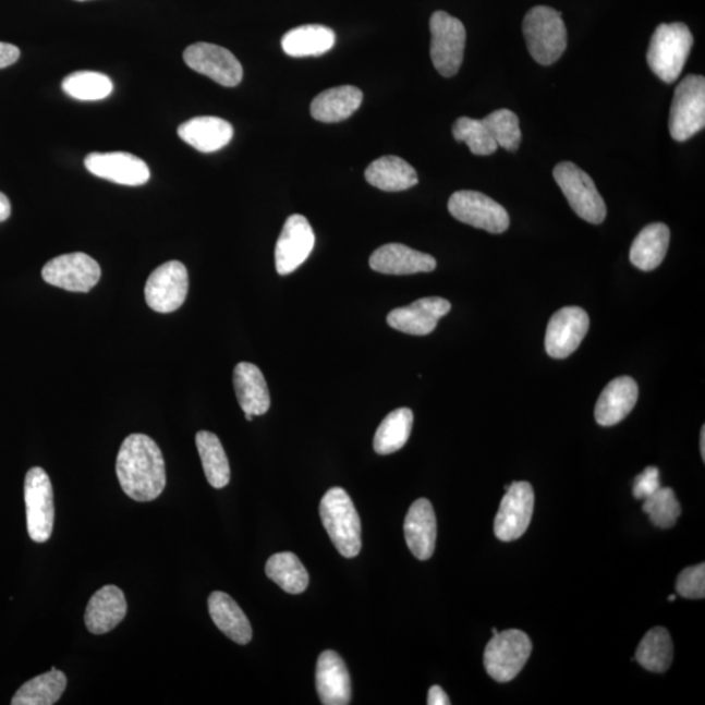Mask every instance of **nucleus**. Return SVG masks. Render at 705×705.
<instances>
[{"label":"nucleus","instance_id":"21","mask_svg":"<svg viewBox=\"0 0 705 705\" xmlns=\"http://www.w3.org/2000/svg\"><path fill=\"white\" fill-rule=\"evenodd\" d=\"M404 535L414 557L420 561L431 558L437 544V518L427 499L421 498L411 506L405 518Z\"/></svg>","mask_w":705,"mask_h":705},{"label":"nucleus","instance_id":"16","mask_svg":"<svg viewBox=\"0 0 705 705\" xmlns=\"http://www.w3.org/2000/svg\"><path fill=\"white\" fill-rule=\"evenodd\" d=\"M314 245V230L306 217H288L275 250L276 271L281 276L293 274L307 260Z\"/></svg>","mask_w":705,"mask_h":705},{"label":"nucleus","instance_id":"14","mask_svg":"<svg viewBox=\"0 0 705 705\" xmlns=\"http://www.w3.org/2000/svg\"><path fill=\"white\" fill-rule=\"evenodd\" d=\"M183 59L191 70L212 78L222 87L233 88L242 82V64L232 51L221 46L206 42L191 45L184 50Z\"/></svg>","mask_w":705,"mask_h":705},{"label":"nucleus","instance_id":"48","mask_svg":"<svg viewBox=\"0 0 705 705\" xmlns=\"http://www.w3.org/2000/svg\"><path fill=\"white\" fill-rule=\"evenodd\" d=\"M496 634H498V630H497V629H493V635H496Z\"/></svg>","mask_w":705,"mask_h":705},{"label":"nucleus","instance_id":"23","mask_svg":"<svg viewBox=\"0 0 705 705\" xmlns=\"http://www.w3.org/2000/svg\"><path fill=\"white\" fill-rule=\"evenodd\" d=\"M639 399L636 381L619 377L604 388L596 403L595 418L598 425L615 426L629 416Z\"/></svg>","mask_w":705,"mask_h":705},{"label":"nucleus","instance_id":"10","mask_svg":"<svg viewBox=\"0 0 705 705\" xmlns=\"http://www.w3.org/2000/svg\"><path fill=\"white\" fill-rule=\"evenodd\" d=\"M448 210L460 222L491 234L505 233L510 227V216L505 207L477 191H458L448 200Z\"/></svg>","mask_w":705,"mask_h":705},{"label":"nucleus","instance_id":"13","mask_svg":"<svg viewBox=\"0 0 705 705\" xmlns=\"http://www.w3.org/2000/svg\"><path fill=\"white\" fill-rule=\"evenodd\" d=\"M42 279L69 292L88 293L100 281L101 267L87 254H65L46 263Z\"/></svg>","mask_w":705,"mask_h":705},{"label":"nucleus","instance_id":"17","mask_svg":"<svg viewBox=\"0 0 705 705\" xmlns=\"http://www.w3.org/2000/svg\"><path fill=\"white\" fill-rule=\"evenodd\" d=\"M84 165L89 173L123 186H142L150 178L148 165L127 151H94L85 157Z\"/></svg>","mask_w":705,"mask_h":705},{"label":"nucleus","instance_id":"22","mask_svg":"<svg viewBox=\"0 0 705 705\" xmlns=\"http://www.w3.org/2000/svg\"><path fill=\"white\" fill-rule=\"evenodd\" d=\"M370 267L385 275H414L433 272L437 260L431 255L417 252L400 243L381 246L370 256Z\"/></svg>","mask_w":705,"mask_h":705},{"label":"nucleus","instance_id":"32","mask_svg":"<svg viewBox=\"0 0 705 705\" xmlns=\"http://www.w3.org/2000/svg\"><path fill=\"white\" fill-rule=\"evenodd\" d=\"M196 447L209 485L223 489L230 483V465L219 437L214 433L199 431L196 434Z\"/></svg>","mask_w":705,"mask_h":705},{"label":"nucleus","instance_id":"1","mask_svg":"<svg viewBox=\"0 0 705 705\" xmlns=\"http://www.w3.org/2000/svg\"><path fill=\"white\" fill-rule=\"evenodd\" d=\"M117 476L123 491L136 502L160 497L167 486L160 447L148 435H129L118 452Z\"/></svg>","mask_w":705,"mask_h":705},{"label":"nucleus","instance_id":"44","mask_svg":"<svg viewBox=\"0 0 705 705\" xmlns=\"http://www.w3.org/2000/svg\"><path fill=\"white\" fill-rule=\"evenodd\" d=\"M11 216V203L9 197L0 193V222L9 220Z\"/></svg>","mask_w":705,"mask_h":705},{"label":"nucleus","instance_id":"20","mask_svg":"<svg viewBox=\"0 0 705 705\" xmlns=\"http://www.w3.org/2000/svg\"><path fill=\"white\" fill-rule=\"evenodd\" d=\"M127 615L124 593L116 585H105L89 599L85 610V625L92 634L104 635L113 631Z\"/></svg>","mask_w":705,"mask_h":705},{"label":"nucleus","instance_id":"29","mask_svg":"<svg viewBox=\"0 0 705 705\" xmlns=\"http://www.w3.org/2000/svg\"><path fill=\"white\" fill-rule=\"evenodd\" d=\"M670 230L665 223L656 222L645 227L632 243L630 260L641 271H654L667 256Z\"/></svg>","mask_w":705,"mask_h":705},{"label":"nucleus","instance_id":"25","mask_svg":"<svg viewBox=\"0 0 705 705\" xmlns=\"http://www.w3.org/2000/svg\"><path fill=\"white\" fill-rule=\"evenodd\" d=\"M233 384L236 400L242 411L253 416H263L271 406V398L265 375L260 368L250 362H241L233 374Z\"/></svg>","mask_w":705,"mask_h":705},{"label":"nucleus","instance_id":"28","mask_svg":"<svg viewBox=\"0 0 705 705\" xmlns=\"http://www.w3.org/2000/svg\"><path fill=\"white\" fill-rule=\"evenodd\" d=\"M366 181L387 193L410 190L418 183L416 169L398 156L378 158L366 169Z\"/></svg>","mask_w":705,"mask_h":705},{"label":"nucleus","instance_id":"35","mask_svg":"<svg viewBox=\"0 0 705 705\" xmlns=\"http://www.w3.org/2000/svg\"><path fill=\"white\" fill-rule=\"evenodd\" d=\"M634 660L654 673L667 671L673 661V642L668 630L655 628L648 631L637 645Z\"/></svg>","mask_w":705,"mask_h":705},{"label":"nucleus","instance_id":"49","mask_svg":"<svg viewBox=\"0 0 705 705\" xmlns=\"http://www.w3.org/2000/svg\"><path fill=\"white\" fill-rule=\"evenodd\" d=\"M77 2H85V0H77Z\"/></svg>","mask_w":705,"mask_h":705},{"label":"nucleus","instance_id":"38","mask_svg":"<svg viewBox=\"0 0 705 705\" xmlns=\"http://www.w3.org/2000/svg\"><path fill=\"white\" fill-rule=\"evenodd\" d=\"M643 511L658 528L669 530L680 519L682 509L674 490L670 487H660L651 497L644 499Z\"/></svg>","mask_w":705,"mask_h":705},{"label":"nucleus","instance_id":"47","mask_svg":"<svg viewBox=\"0 0 705 705\" xmlns=\"http://www.w3.org/2000/svg\"><path fill=\"white\" fill-rule=\"evenodd\" d=\"M674 599H676V596H674V595H671V596L669 597V601H674Z\"/></svg>","mask_w":705,"mask_h":705},{"label":"nucleus","instance_id":"26","mask_svg":"<svg viewBox=\"0 0 705 705\" xmlns=\"http://www.w3.org/2000/svg\"><path fill=\"white\" fill-rule=\"evenodd\" d=\"M209 616L222 634L240 645L252 642L253 629L245 612L232 597L223 592L210 593L208 598Z\"/></svg>","mask_w":705,"mask_h":705},{"label":"nucleus","instance_id":"7","mask_svg":"<svg viewBox=\"0 0 705 705\" xmlns=\"http://www.w3.org/2000/svg\"><path fill=\"white\" fill-rule=\"evenodd\" d=\"M26 525L32 542H49L54 530V490L48 473L36 466L26 473L24 485Z\"/></svg>","mask_w":705,"mask_h":705},{"label":"nucleus","instance_id":"39","mask_svg":"<svg viewBox=\"0 0 705 705\" xmlns=\"http://www.w3.org/2000/svg\"><path fill=\"white\" fill-rule=\"evenodd\" d=\"M483 122L490 131L493 139L498 147L509 151H516L522 143V130H520L519 117L509 109H499L484 118Z\"/></svg>","mask_w":705,"mask_h":705},{"label":"nucleus","instance_id":"5","mask_svg":"<svg viewBox=\"0 0 705 705\" xmlns=\"http://www.w3.org/2000/svg\"><path fill=\"white\" fill-rule=\"evenodd\" d=\"M552 177L561 187L566 199L580 219L589 223L604 222L606 219V204L603 196L599 195L595 182L585 173L584 170L576 167L575 163L563 161L559 162L552 171Z\"/></svg>","mask_w":705,"mask_h":705},{"label":"nucleus","instance_id":"34","mask_svg":"<svg viewBox=\"0 0 705 705\" xmlns=\"http://www.w3.org/2000/svg\"><path fill=\"white\" fill-rule=\"evenodd\" d=\"M266 573L274 583L290 595H300L308 585V572L293 552H278L269 558Z\"/></svg>","mask_w":705,"mask_h":705},{"label":"nucleus","instance_id":"6","mask_svg":"<svg viewBox=\"0 0 705 705\" xmlns=\"http://www.w3.org/2000/svg\"><path fill=\"white\" fill-rule=\"evenodd\" d=\"M705 126V78L689 75L678 85L671 104L669 131L676 142H686Z\"/></svg>","mask_w":705,"mask_h":705},{"label":"nucleus","instance_id":"37","mask_svg":"<svg viewBox=\"0 0 705 705\" xmlns=\"http://www.w3.org/2000/svg\"><path fill=\"white\" fill-rule=\"evenodd\" d=\"M452 134L454 141L465 143L473 155L490 156L499 148L483 121L461 117L454 122Z\"/></svg>","mask_w":705,"mask_h":705},{"label":"nucleus","instance_id":"45","mask_svg":"<svg viewBox=\"0 0 705 705\" xmlns=\"http://www.w3.org/2000/svg\"><path fill=\"white\" fill-rule=\"evenodd\" d=\"M701 453H702L703 461H705V427L704 426L702 427V431H701Z\"/></svg>","mask_w":705,"mask_h":705},{"label":"nucleus","instance_id":"27","mask_svg":"<svg viewBox=\"0 0 705 705\" xmlns=\"http://www.w3.org/2000/svg\"><path fill=\"white\" fill-rule=\"evenodd\" d=\"M362 101L364 94L352 85L327 89L314 98L312 116L323 123H338L352 117Z\"/></svg>","mask_w":705,"mask_h":705},{"label":"nucleus","instance_id":"3","mask_svg":"<svg viewBox=\"0 0 705 705\" xmlns=\"http://www.w3.org/2000/svg\"><path fill=\"white\" fill-rule=\"evenodd\" d=\"M693 44L694 38L686 24L658 25L647 52L651 70L663 82L674 83L682 74Z\"/></svg>","mask_w":705,"mask_h":705},{"label":"nucleus","instance_id":"19","mask_svg":"<svg viewBox=\"0 0 705 705\" xmlns=\"http://www.w3.org/2000/svg\"><path fill=\"white\" fill-rule=\"evenodd\" d=\"M316 691L325 705H347L352 701L351 676L342 658L326 651L318 658L315 673Z\"/></svg>","mask_w":705,"mask_h":705},{"label":"nucleus","instance_id":"40","mask_svg":"<svg viewBox=\"0 0 705 705\" xmlns=\"http://www.w3.org/2000/svg\"><path fill=\"white\" fill-rule=\"evenodd\" d=\"M677 592L690 599L705 597V564H696L683 570L677 579Z\"/></svg>","mask_w":705,"mask_h":705},{"label":"nucleus","instance_id":"31","mask_svg":"<svg viewBox=\"0 0 705 705\" xmlns=\"http://www.w3.org/2000/svg\"><path fill=\"white\" fill-rule=\"evenodd\" d=\"M68 677L61 670L51 668L48 673L33 678L23 684L12 697V705H52L61 700Z\"/></svg>","mask_w":705,"mask_h":705},{"label":"nucleus","instance_id":"11","mask_svg":"<svg viewBox=\"0 0 705 705\" xmlns=\"http://www.w3.org/2000/svg\"><path fill=\"white\" fill-rule=\"evenodd\" d=\"M506 490L494 523V532L500 542L511 543L528 530L535 510V491L525 481L512 483L506 486Z\"/></svg>","mask_w":705,"mask_h":705},{"label":"nucleus","instance_id":"9","mask_svg":"<svg viewBox=\"0 0 705 705\" xmlns=\"http://www.w3.org/2000/svg\"><path fill=\"white\" fill-rule=\"evenodd\" d=\"M434 68L445 77L458 74L464 59L466 31L459 19L445 11L433 13L430 19Z\"/></svg>","mask_w":705,"mask_h":705},{"label":"nucleus","instance_id":"8","mask_svg":"<svg viewBox=\"0 0 705 705\" xmlns=\"http://www.w3.org/2000/svg\"><path fill=\"white\" fill-rule=\"evenodd\" d=\"M532 654V642L525 632L507 630L498 632L487 643L484 664L494 681L510 682L522 671Z\"/></svg>","mask_w":705,"mask_h":705},{"label":"nucleus","instance_id":"18","mask_svg":"<svg viewBox=\"0 0 705 705\" xmlns=\"http://www.w3.org/2000/svg\"><path fill=\"white\" fill-rule=\"evenodd\" d=\"M451 303L439 296H428L413 302L412 305L392 309L387 316L388 326L397 331L425 336L430 335L438 321L450 313Z\"/></svg>","mask_w":705,"mask_h":705},{"label":"nucleus","instance_id":"12","mask_svg":"<svg viewBox=\"0 0 705 705\" xmlns=\"http://www.w3.org/2000/svg\"><path fill=\"white\" fill-rule=\"evenodd\" d=\"M145 301L156 313L177 312L189 293V272L183 263L171 260L155 269L145 283Z\"/></svg>","mask_w":705,"mask_h":705},{"label":"nucleus","instance_id":"24","mask_svg":"<svg viewBox=\"0 0 705 705\" xmlns=\"http://www.w3.org/2000/svg\"><path fill=\"white\" fill-rule=\"evenodd\" d=\"M178 136L203 154H212L232 142L234 129L217 117H196L178 127Z\"/></svg>","mask_w":705,"mask_h":705},{"label":"nucleus","instance_id":"46","mask_svg":"<svg viewBox=\"0 0 705 705\" xmlns=\"http://www.w3.org/2000/svg\"><path fill=\"white\" fill-rule=\"evenodd\" d=\"M245 417L247 421H250V423H252V421L254 420L253 414L245 413Z\"/></svg>","mask_w":705,"mask_h":705},{"label":"nucleus","instance_id":"33","mask_svg":"<svg viewBox=\"0 0 705 705\" xmlns=\"http://www.w3.org/2000/svg\"><path fill=\"white\" fill-rule=\"evenodd\" d=\"M413 427V412L410 408H400L381 421L374 437V450L378 454L398 452L406 445Z\"/></svg>","mask_w":705,"mask_h":705},{"label":"nucleus","instance_id":"42","mask_svg":"<svg viewBox=\"0 0 705 705\" xmlns=\"http://www.w3.org/2000/svg\"><path fill=\"white\" fill-rule=\"evenodd\" d=\"M20 58V50L17 46L0 42V70L10 68L16 63Z\"/></svg>","mask_w":705,"mask_h":705},{"label":"nucleus","instance_id":"36","mask_svg":"<svg viewBox=\"0 0 705 705\" xmlns=\"http://www.w3.org/2000/svg\"><path fill=\"white\" fill-rule=\"evenodd\" d=\"M62 89L78 101H100L113 94L114 85L101 72L77 71L64 77Z\"/></svg>","mask_w":705,"mask_h":705},{"label":"nucleus","instance_id":"2","mask_svg":"<svg viewBox=\"0 0 705 705\" xmlns=\"http://www.w3.org/2000/svg\"><path fill=\"white\" fill-rule=\"evenodd\" d=\"M320 519L335 548L345 558L360 555L362 548L361 519L349 494L332 487L321 498Z\"/></svg>","mask_w":705,"mask_h":705},{"label":"nucleus","instance_id":"30","mask_svg":"<svg viewBox=\"0 0 705 705\" xmlns=\"http://www.w3.org/2000/svg\"><path fill=\"white\" fill-rule=\"evenodd\" d=\"M335 32L325 25H302L282 37V50L289 57L305 58L326 54L333 48Z\"/></svg>","mask_w":705,"mask_h":705},{"label":"nucleus","instance_id":"4","mask_svg":"<svg viewBox=\"0 0 705 705\" xmlns=\"http://www.w3.org/2000/svg\"><path fill=\"white\" fill-rule=\"evenodd\" d=\"M523 33L530 54L539 64L550 65L563 56L567 29L562 13L548 5H537L526 13Z\"/></svg>","mask_w":705,"mask_h":705},{"label":"nucleus","instance_id":"43","mask_svg":"<svg viewBox=\"0 0 705 705\" xmlns=\"http://www.w3.org/2000/svg\"><path fill=\"white\" fill-rule=\"evenodd\" d=\"M427 704L450 705L451 701L450 697H448L445 693L443 689H441L440 686H433L430 690H428Z\"/></svg>","mask_w":705,"mask_h":705},{"label":"nucleus","instance_id":"41","mask_svg":"<svg viewBox=\"0 0 705 705\" xmlns=\"http://www.w3.org/2000/svg\"><path fill=\"white\" fill-rule=\"evenodd\" d=\"M660 487V471L656 466H648L635 478L634 490L632 491H634L636 499L644 500L651 497L652 494H655Z\"/></svg>","mask_w":705,"mask_h":705},{"label":"nucleus","instance_id":"15","mask_svg":"<svg viewBox=\"0 0 705 705\" xmlns=\"http://www.w3.org/2000/svg\"><path fill=\"white\" fill-rule=\"evenodd\" d=\"M589 329V316L583 308L559 309L546 329L545 348L551 358L564 360L582 344Z\"/></svg>","mask_w":705,"mask_h":705}]
</instances>
